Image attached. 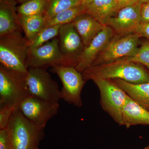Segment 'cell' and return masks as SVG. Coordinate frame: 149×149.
Wrapping results in <instances>:
<instances>
[{"mask_svg": "<svg viewBox=\"0 0 149 149\" xmlns=\"http://www.w3.org/2000/svg\"><path fill=\"white\" fill-rule=\"evenodd\" d=\"M51 71L58 75L62 84V100L74 106L82 107L81 93L86 82L82 73L74 66H54Z\"/></svg>", "mask_w": 149, "mask_h": 149, "instance_id": "7", "label": "cell"}, {"mask_svg": "<svg viewBox=\"0 0 149 149\" xmlns=\"http://www.w3.org/2000/svg\"><path fill=\"white\" fill-rule=\"evenodd\" d=\"M140 2V0H117L118 10L125 7L133 5Z\"/></svg>", "mask_w": 149, "mask_h": 149, "instance_id": "29", "label": "cell"}, {"mask_svg": "<svg viewBox=\"0 0 149 149\" xmlns=\"http://www.w3.org/2000/svg\"><path fill=\"white\" fill-rule=\"evenodd\" d=\"M29 43L21 32L0 36V65L14 73L27 76Z\"/></svg>", "mask_w": 149, "mask_h": 149, "instance_id": "2", "label": "cell"}, {"mask_svg": "<svg viewBox=\"0 0 149 149\" xmlns=\"http://www.w3.org/2000/svg\"><path fill=\"white\" fill-rule=\"evenodd\" d=\"M124 58L144 65L149 69V40L143 43L133 55Z\"/></svg>", "mask_w": 149, "mask_h": 149, "instance_id": "24", "label": "cell"}, {"mask_svg": "<svg viewBox=\"0 0 149 149\" xmlns=\"http://www.w3.org/2000/svg\"><path fill=\"white\" fill-rule=\"evenodd\" d=\"M72 23L81 37L85 47L106 25L86 13L77 16Z\"/></svg>", "mask_w": 149, "mask_h": 149, "instance_id": "15", "label": "cell"}, {"mask_svg": "<svg viewBox=\"0 0 149 149\" xmlns=\"http://www.w3.org/2000/svg\"><path fill=\"white\" fill-rule=\"evenodd\" d=\"M93 81L100 91L103 109L116 123L121 125L123 110L128 95L112 80L97 78Z\"/></svg>", "mask_w": 149, "mask_h": 149, "instance_id": "5", "label": "cell"}, {"mask_svg": "<svg viewBox=\"0 0 149 149\" xmlns=\"http://www.w3.org/2000/svg\"><path fill=\"white\" fill-rule=\"evenodd\" d=\"M26 76L14 73L0 65V106L17 109L19 104L30 96Z\"/></svg>", "mask_w": 149, "mask_h": 149, "instance_id": "4", "label": "cell"}, {"mask_svg": "<svg viewBox=\"0 0 149 149\" xmlns=\"http://www.w3.org/2000/svg\"><path fill=\"white\" fill-rule=\"evenodd\" d=\"M137 125H149V111L128 96L123 110L121 126L129 128Z\"/></svg>", "mask_w": 149, "mask_h": 149, "instance_id": "16", "label": "cell"}, {"mask_svg": "<svg viewBox=\"0 0 149 149\" xmlns=\"http://www.w3.org/2000/svg\"><path fill=\"white\" fill-rule=\"evenodd\" d=\"M142 4L140 2L120 9L108 20L106 25L120 36L136 32L141 24Z\"/></svg>", "mask_w": 149, "mask_h": 149, "instance_id": "11", "label": "cell"}, {"mask_svg": "<svg viewBox=\"0 0 149 149\" xmlns=\"http://www.w3.org/2000/svg\"><path fill=\"white\" fill-rule=\"evenodd\" d=\"M136 32L140 34L141 37H146L149 40V22L141 23Z\"/></svg>", "mask_w": 149, "mask_h": 149, "instance_id": "28", "label": "cell"}, {"mask_svg": "<svg viewBox=\"0 0 149 149\" xmlns=\"http://www.w3.org/2000/svg\"><path fill=\"white\" fill-rule=\"evenodd\" d=\"M115 32L111 27L106 25L84 50L77 60L75 68L82 73L92 66L98 56L109 44L114 37Z\"/></svg>", "mask_w": 149, "mask_h": 149, "instance_id": "13", "label": "cell"}, {"mask_svg": "<svg viewBox=\"0 0 149 149\" xmlns=\"http://www.w3.org/2000/svg\"><path fill=\"white\" fill-rule=\"evenodd\" d=\"M149 1V0H140V2L142 3L146 2Z\"/></svg>", "mask_w": 149, "mask_h": 149, "instance_id": "32", "label": "cell"}, {"mask_svg": "<svg viewBox=\"0 0 149 149\" xmlns=\"http://www.w3.org/2000/svg\"><path fill=\"white\" fill-rule=\"evenodd\" d=\"M81 4V0H48L44 16L47 20L63 11Z\"/></svg>", "mask_w": 149, "mask_h": 149, "instance_id": "22", "label": "cell"}, {"mask_svg": "<svg viewBox=\"0 0 149 149\" xmlns=\"http://www.w3.org/2000/svg\"><path fill=\"white\" fill-rule=\"evenodd\" d=\"M84 80L120 79L133 84L149 83V72L142 65L123 58L106 64L91 66L82 72Z\"/></svg>", "mask_w": 149, "mask_h": 149, "instance_id": "1", "label": "cell"}, {"mask_svg": "<svg viewBox=\"0 0 149 149\" xmlns=\"http://www.w3.org/2000/svg\"><path fill=\"white\" fill-rule=\"evenodd\" d=\"M11 149H39L45 137V129L26 118L18 109L14 110L8 127Z\"/></svg>", "mask_w": 149, "mask_h": 149, "instance_id": "3", "label": "cell"}, {"mask_svg": "<svg viewBox=\"0 0 149 149\" xmlns=\"http://www.w3.org/2000/svg\"><path fill=\"white\" fill-rule=\"evenodd\" d=\"M139 33H132L113 37L109 44L98 56L92 66L106 64L133 55L139 49Z\"/></svg>", "mask_w": 149, "mask_h": 149, "instance_id": "8", "label": "cell"}, {"mask_svg": "<svg viewBox=\"0 0 149 149\" xmlns=\"http://www.w3.org/2000/svg\"><path fill=\"white\" fill-rule=\"evenodd\" d=\"M143 149H149V146H148L146 147V148H144Z\"/></svg>", "mask_w": 149, "mask_h": 149, "instance_id": "33", "label": "cell"}, {"mask_svg": "<svg viewBox=\"0 0 149 149\" xmlns=\"http://www.w3.org/2000/svg\"><path fill=\"white\" fill-rule=\"evenodd\" d=\"M116 1H117V0H116Z\"/></svg>", "mask_w": 149, "mask_h": 149, "instance_id": "34", "label": "cell"}, {"mask_svg": "<svg viewBox=\"0 0 149 149\" xmlns=\"http://www.w3.org/2000/svg\"><path fill=\"white\" fill-rule=\"evenodd\" d=\"M17 2L20 3L22 4L23 3L27 1L28 0H15Z\"/></svg>", "mask_w": 149, "mask_h": 149, "instance_id": "31", "label": "cell"}, {"mask_svg": "<svg viewBox=\"0 0 149 149\" xmlns=\"http://www.w3.org/2000/svg\"><path fill=\"white\" fill-rule=\"evenodd\" d=\"M26 82L30 95L53 103L61 100V91L47 69L28 68Z\"/></svg>", "mask_w": 149, "mask_h": 149, "instance_id": "6", "label": "cell"}, {"mask_svg": "<svg viewBox=\"0 0 149 149\" xmlns=\"http://www.w3.org/2000/svg\"><path fill=\"white\" fill-rule=\"evenodd\" d=\"M48 0H28L17 7L19 15H45Z\"/></svg>", "mask_w": 149, "mask_h": 149, "instance_id": "21", "label": "cell"}, {"mask_svg": "<svg viewBox=\"0 0 149 149\" xmlns=\"http://www.w3.org/2000/svg\"><path fill=\"white\" fill-rule=\"evenodd\" d=\"M17 3L15 0H0V36L21 32Z\"/></svg>", "mask_w": 149, "mask_h": 149, "instance_id": "14", "label": "cell"}, {"mask_svg": "<svg viewBox=\"0 0 149 149\" xmlns=\"http://www.w3.org/2000/svg\"><path fill=\"white\" fill-rule=\"evenodd\" d=\"M62 25H57L44 28L32 42H29V49H34L42 45L49 40H53L59 35Z\"/></svg>", "mask_w": 149, "mask_h": 149, "instance_id": "23", "label": "cell"}, {"mask_svg": "<svg viewBox=\"0 0 149 149\" xmlns=\"http://www.w3.org/2000/svg\"><path fill=\"white\" fill-rule=\"evenodd\" d=\"M112 80L134 101L149 111V83L133 84L120 79Z\"/></svg>", "mask_w": 149, "mask_h": 149, "instance_id": "18", "label": "cell"}, {"mask_svg": "<svg viewBox=\"0 0 149 149\" xmlns=\"http://www.w3.org/2000/svg\"><path fill=\"white\" fill-rule=\"evenodd\" d=\"M0 149H11V144L7 129L0 130Z\"/></svg>", "mask_w": 149, "mask_h": 149, "instance_id": "26", "label": "cell"}, {"mask_svg": "<svg viewBox=\"0 0 149 149\" xmlns=\"http://www.w3.org/2000/svg\"><path fill=\"white\" fill-rule=\"evenodd\" d=\"M141 23L149 22V1L142 3L141 11Z\"/></svg>", "mask_w": 149, "mask_h": 149, "instance_id": "27", "label": "cell"}, {"mask_svg": "<svg viewBox=\"0 0 149 149\" xmlns=\"http://www.w3.org/2000/svg\"><path fill=\"white\" fill-rule=\"evenodd\" d=\"M19 23L29 42H32L44 28L46 21L44 15H19Z\"/></svg>", "mask_w": 149, "mask_h": 149, "instance_id": "19", "label": "cell"}, {"mask_svg": "<svg viewBox=\"0 0 149 149\" xmlns=\"http://www.w3.org/2000/svg\"><path fill=\"white\" fill-rule=\"evenodd\" d=\"M85 5L73 7L57 14L46 20L44 28L57 25H63L71 23L77 16L86 12Z\"/></svg>", "mask_w": 149, "mask_h": 149, "instance_id": "20", "label": "cell"}, {"mask_svg": "<svg viewBox=\"0 0 149 149\" xmlns=\"http://www.w3.org/2000/svg\"><path fill=\"white\" fill-rule=\"evenodd\" d=\"M85 6V13L105 25L118 10L116 0H92Z\"/></svg>", "mask_w": 149, "mask_h": 149, "instance_id": "17", "label": "cell"}, {"mask_svg": "<svg viewBox=\"0 0 149 149\" xmlns=\"http://www.w3.org/2000/svg\"><path fill=\"white\" fill-rule=\"evenodd\" d=\"M17 109L29 121L45 129L48 121L58 113L59 104L30 96L19 104Z\"/></svg>", "mask_w": 149, "mask_h": 149, "instance_id": "10", "label": "cell"}, {"mask_svg": "<svg viewBox=\"0 0 149 149\" xmlns=\"http://www.w3.org/2000/svg\"><path fill=\"white\" fill-rule=\"evenodd\" d=\"M92 0H81L82 4L86 5Z\"/></svg>", "mask_w": 149, "mask_h": 149, "instance_id": "30", "label": "cell"}, {"mask_svg": "<svg viewBox=\"0 0 149 149\" xmlns=\"http://www.w3.org/2000/svg\"><path fill=\"white\" fill-rule=\"evenodd\" d=\"M15 109L11 106H0V130L7 128L12 115Z\"/></svg>", "mask_w": 149, "mask_h": 149, "instance_id": "25", "label": "cell"}, {"mask_svg": "<svg viewBox=\"0 0 149 149\" xmlns=\"http://www.w3.org/2000/svg\"><path fill=\"white\" fill-rule=\"evenodd\" d=\"M27 65L28 68L46 69L56 66H68L60 50L58 39L56 38L38 47L29 49Z\"/></svg>", "mask_w": 149, "mask_h": 149, "instance_id": "9", "label": "cell"}, {"mask_svg": "<svg viewBox=\"0 0 149 149\" xmlns=\"http://www.w3.org/2000/svg\"><path fill=\"white\" fill-rule=\"evenodd\" d=\"M58 36L60 49L68 65L75 67L85 48L81 37L72 22L62 25Z\"/></svg>", "mask_w": 149, "mask_h": 149, "instance_id": "12", "label": "cell"}]
</instances>
